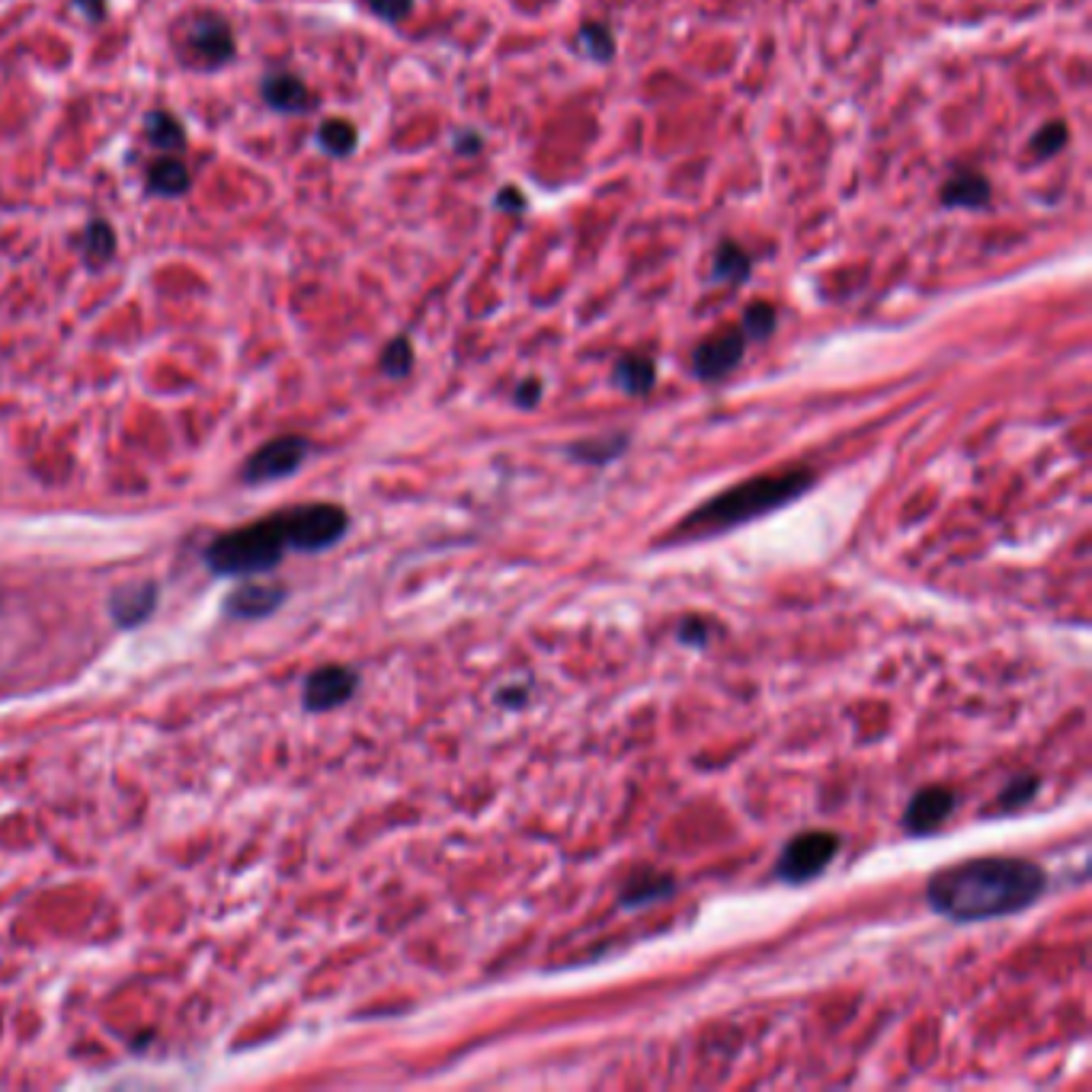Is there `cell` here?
<instances>
[{
	"label": "cell",
	"instance_id": "cell-13",
	"mask_svg": "<svg viewBox=\"0 0 1092 1092\" xmlns=\"http://www.w3.org/2000/svg\"><path fill=\"white\" fill-rule=\"evenodd\" d=\"M263 100L279 112H305L311 106V93L295 75H270L263 84Z\"/></svg>",
	"mask_w": 1092,
	"mask_h": 1092
},
{
	"label": "cell",
	"instance_id": "cell-26",
	"mask_svg": "<svg viewBox=\"0 0 1092 1092\" xmlns=\"http://www.w3.org/2000/svg\"><path fill=\"white\" fill-rule=\"evenodd\" d=\"M625 449V436H616V440H596V443H580L574 446V455L584 458V462H605Z\"/></svg>",
	"mask_w": 1092,
	"mask_h": 1092
},
{
	"label": "cell",
	"instance_id": "cell-25",
	"mask_svg": "<svg viewBox=\"0 0 1092 1092\" xmlns=\"http://www.w3.org/2000/svg\"><path fill=\"white\" fill-rule=\"evenodd\" d=\"M1063 144H1066V126L1063 123H1051V126H1045L1032 138V151L1038 157H1051V154H1057L1063 148Z\"/></svg>",
	"mask_w": 1092,
	"mask_h": 1092
},
{
	"label": "cell",
	"instance_id": "cell-4",
	"mask_svg": "<svg viewBox=\"0 0 1092 1092\" xmlns=\"http://www.w3.org/2000/svg\"><path fill=\"white\" fill-rule=\"evenodd\" d=\"M177 52L192 67H225L234 58V33L225 16L218 13H192L174 30Z\"/></svg>",
	"mask_w": 1092,
	"mask_h": 1092
},
{
	"label": "cell",
	"instance_id": "cell-28",
	"mask_svg": "<svg viewBox=\"0 0 1092 1092\" xmlns=\"http://www.w3.org/2000/svg\"><path fill=\"white\" fill-rule=\"evenodd\" d=\"M369 10L388 22H398L410 13V7H414V0H366Z\"/></svg>",
	"mask_w": 1092,
	"mask_h": 1092
},
{
	"label": "cell",
	"instance_id": "cell-22",
	"mask_svg": "<svg viewBox=\"0 0 1092 1092\" xmlns=\"http://www.w3.org/2000/svg\"><path fill=\"white\" fill-rule=\"evenodd\" d=\"M410 369H414V347H410V339L398 336L381 353V372L392 378H404Z\"/></svg>",
	"mask_w": 1092,
	"mask_h": 1092
},
{
	"label": "cell",
	"instance_id": "cell-2",
	"mask_svg": "<svg viewBox=\"0 0 1092 1092\" xmlns=\"http://www.w3.org/2000/svg\"><path fill=\"white\" fill-rule=\"evenodd\" d=\"M811 471L805 468H791V471H779V474H763L754 481H743L737 488L718 494L715 500H706L695 513L679 526V536H709V532H724L731 526L749 522L757 516H766L772 509L785 506L788 500L801 497L811 488Z\"/></svg>",
	"mask_w": 1092,
	"mask_h": 1092
},
{
	"label": "cell",
	"instance_id": "cell-1",
	"mask_svg": "<svg viewBox=\"0 0 1092 1092\" xmlns=\"http://www.w3.org/2000/svg\"><path fill=\"white\" fill-rule=\"evenodd\" d=\"M1045 891V871L1026 859H974L939 871L929 881V907L942 916L977 923L1032 907Z\"/></svg>",
	"mask_w": 1092,
	"mask_h": 1092
},
{
	"label": "cell",
	"instance_id": "cell-5",
	"mask_svg": "<svg viewBox=\"0 0 1092 1092\" xmlns=\"http://www.w3.org/2000/svg\"><path fill=\"white\" fill-rule=\"evenodd\" d=\"M288 526H292V548L314 554L347 536L350 516L336 503H305L288 509Z\"/></svg>",
	"mask_w": 1092,
	"mask_h": 1092
},
{
	"label": "cell",
	"instance_id": "cell-3",
	"mask_svg": "<svg viewBox=\"0 0 1092 1092\" xmlns=\"http://www.w3.org/2000/svg\"><path fill=\"white\" fill-rule=\"evenodd\" d=\"M288 548H292V526L288 509H282L218 536L206 548V564L222 577H260L270 574Z\"/></svg>",
	"mask_w": 1092,
	"mask_h": 1092
},
{
	"label": "cell",
	"instance_id": "cell-7",
	"mask_svg": "<svg viewBox=\"0 0 1092 1092\" xmlns=\"http://www.w3.org/2000/svg\"><path fill=\"white\" fill-rule=\"evenodd\" d=\"M839 849V836L827 833V830H811V833H798L779 859V875L788 884H801L817 878L823 868L830 865V859Z\"/></svg>",
	"mask_w": 1092,
	"mask_h": 1092
},
{
	"label": "cell",
	"instance_id": "cell-19",
	"mask_svg": "<svg viewBox=\"0 0 1092 1092\" xmlns=\"http://www.w3.org/2000/svg\"><path fill=\"white\" fill-rule=\"evenodd\" d=\"M84 257L90 266H103L116 257V231L109 222H90L84 231Z\"/></svg>",
	"mask_w": 1092,
	"mask_h": 1092
},
{
	"label": "cell",
	"instance_id": "cell-31",
	"mask_svg": "<svg viewBox=\"0 0 1092 1092\" xmlns=\"http://www.w3.org/2000/svg\"><path fill=\"white\" fill-rule=\"evenodd\" d=\"M78 7H81L90 19H103V16H106V0H78Z\"/></svg>",
	"mask_w": 1092,
	"mask_h": 1092
},
{
	"label": "cell",
	"instance_id": "cell-30",
	"mask_svg": "<svg viewBox=\"0 0 1092 1092\" xmlns=\"http://www.w3.org/2000/svg\"><path fill=\"white\" fill-rule=\"evenodd\" d=\"M679 638L689 641V644H706L709 635H706V622H686L683 628H679Z\"/></svg>",
	"mask_w": 1092,
	"mask_h": 1092
},
{
	"label": "cell",
	"instance_id": "cell-29",
	"mask_svg": "<svg viewBox=\"0 0 1092 1092\" xmlns=\"http://www.w3.org/2000/svg\"><path fill=\"white\" fill-rule=\"evenodd\" d=\"M539 398H542V381H536V378L522 381V384L516 388V404H522V407H532Z\"/></svg>",
	"mask_w": 1092,
	"mask_h": 1092
},
{
	"label": "cell",
	"instance_id": "cell-17",
	"mask_svg": "<svg viewBox=\"0 0 1092 1092\" xmlns=\"http://www.w3.org/2000/svg\"><path fill=\"white\" fill-rule=\"evenodd\" d=\"M616 384L622 388V392L628 395H647L653 378H657V369H653V362L644 359V356H622L616 362V372H612Z\"/></svg>",
	"mask_w": 1092,
	"mask_h": 1092
},
{
	"label": "cell",
	"instance_id": "cell-32",
	"mask_svg": "<svg viewBox=\"0 0 1092 1092\" xmlns=\"http://www.w3.org/2000/svg\"><path fill=\"white\" fill-rule=\"evenodd\" d=\"M497 206H513L509 212H519L522 209V196L516 189H506V192H500V196H497Z\"/></svg>",
	"mask_w": 1092,
	"mask_h": 1092
},
{
	"label": "cell",
	"instance_id": "cell-16",
	"mask_svg": "<svg viewBox=\"0 0 1092 1092\" xmlns=\"http://www.w3.org/2000/svg\"><path fill=\"white\" fill-rule=\"evenodd\" d=\"M676 891V881L670 875H657V871H644V875L631 878L625 888H622V904L625 907H644V904H653V901H664V897H670Z\"/></svg>",
	"mask_w": 1092,
	"mask_h": 1092
},
{
	"label": "cell",
	"instance_id": "cell-27",
	"mask_svg": "<svg viewBox=\"0 0 1092 1092\" xmlns=\"http://www.w3.org/2000/svg\"><path fill=\"white\" fill-rule=\"evenodd\" d=\"M1035 791H1038V779H1035V775H1022V779L1009 782V788H1006L1003 798H1000V808L1012 811V808H1018V805H1026V801H1029Z\"/></svg>",
	"mask_w": 1092,
	"mask_h": 1092
},
{
	"label": "cell",
	"instance_id": "cell-11",
	"mask_svg": "<svg viewBox=\"0 0 1092 1092\" xmlns=\"http://www.w3.org/2000/svg\"><path fill=\"white\" fill-rule=\"evenodd\" d=\"M157 596H161V590L154 580H132V584L116 587L109 596L112 622L123 628H135L141 622H148L157 609Z\"/></svg>",
	"mask_w": 1092,
	"mask_h": 1092
},
{
	"label": "cell",
	"instance_id": "cell-20",
	"mask_svg": "<svg viewBox=\"0 0 1092 1092\" xmlns=\"http://www.w3.org/2000/svg\"><path fill=\"white\" fill-rule=\"evenodd\" d=\"M318 141L321 148L333 157H344L356 148V126L347 123V119H327L318 129Z\"/></svg>",
	"mask_w": 1092,
	"mask_h": 1092
},
{
	"label": "cell",
	"instance_id": "cell-12",
	"mask_svg": "<svg viewBox=\"0 0 1092 1092\" xmlns=\"http://www.w3.org/2000/svg\"><path fill=\"white\" fill-rule=\"evenodd\" d=\"M743 350H746V336L743 330H724L718 333L715 339H706L695 356H692V366H695V375L698 378H721L731 372L737 362L743 359Z\"/></svg>",
	"mask_w": 1092,
	"mask_h": 1092
},
{
	"label": "cell",
	"instance_id": "cell-15",
	"mask_svg": "<svg viewBox=\"0 0 1092 1092\" xmlns=\"http://www.w3.org/2000/svg\"><path fill=\"white\" fill-rule=\"evenodd\" d=\"M148 189L157 192V196H183V192L189 189V170L183 161L177 157H161L148 167Z\"/></svg>",
	"mask_w": 1092,
	"mask_h": 1092
},
{
	"label": "cell",
	"instance_id": "cell-24",
	"mask_svg": "<svg viewBox=\"0 0 1092 1092\" xmlns=\"http://www.w3.org/2000/svg\"><path fill=\"white\" fill-rule=\"evenodd\" d=\"M775 330V311L766 302H754L743 311V336L763 339Z\"/></svg>",
	"mask_w": 1092,
	"mask_h": 1092
},
{
	"label": "cell",
	"instance_id": "cell-6",
	"mask_svg": "<svg viewBox=\"0 0 1092 1092\" xmlns=\"http://www.w3.org/2000/svg\"><path fill=\"white\" fill-rule=\"evenodd\" d=\"M311 455V443L305 436H276V440L263 443L240 468V481L244 484H273L288 474H295L305 458Z\"/></svg>",
	"mask_w": 1092,
	"mask_h": 1092
},
{
	"label": "cell",
	"instance_id": "cell-10",
	"mask_svg": "<svg viewBox=\"0 0 1092 1092\" xmlns=\"http://www.w3.org/2000/svg\"><path fill=\"white\" fill-rule=\"evenodd\" d=\"M285 599V587L270 584V580H254L247 577L244 584H237L228 599H225V612L234 619H263L273 616Z\"/></svg>",
	"mask_w": 1092,
	"mask_h": 1092
},
{
	"label": "cell",
	"instance_id": "cell-18",
	"mask_svg": "<svg viewBox=\"0 0 1092 1092\" xmlns=\"http://www.w3.org/2000/svg\"><path fill=\"white\" fill-rule=\"evenodd\" d=\"M144 129H148V138L157 144L161 151H183V148H186V132H183V126H180L170 112H164V109H157V112H151L148 119H144Z\"/></svg>",
	"mask_w": 1092,
	"mask_h": 1092
},
{
	"label": "cell",
	"instance_id": "cell-21",
	"mask_svg": "<svg viewBox=\"0 0 1092 1092\" xmlns=\"http://www.w3.org/2000/svg\"><path fill=\"white\" fill-rule=\"evenodd\" d=\"M715 276L718 279H731V282H743L749 276V257L737 247V244H721L715 254Z\"/></svg>",
	"mask_w": 1092,
	"mask_h": 1092
},
{
	"label": "cell",
	"instance_id": "cell-14",
	"mask_svg": "<svg viewBox=\"0 0 1092 1092\" xmlns=\"http://www.w3.org/2000/svg\"><path fill=\"white\" fill-rule=\"evenodd\" d=\"M942 202L958 206V209H984L990 202V183H987V177L974 174V170H964V174H955L949 183H945Z\"/></svg>",
	"mask_w": 1092,
	"mask_h": 1092
},
{
	"label": "cell",
	"instance_id": "cell-23",
	"mask_svg": "<svg viewBox=\"0 0 1092 1092\" xmlns=\"http://www.w3.org/2000/svg\"><path fill=\"white\" fill-rule=\"evenodd\" d=\"M580 45L587 48V55L596 58V61H609L612 52H616V42H612V33L602 27V22H587L584 33H580Z\"/></svg>",
	"mask_w": 1092,
	"mask_h": 1092
},
{
	"label": "cell",
	"instance_id": "cell-8",
	"mask_svg": "<svg viewBox=\"0 0 1092 1092\" xmlns=\"http://www.w3.org/2000/svg\"><path fill=\"white\" fill-rule=\"evenodd\" d=\"M359 689V673L344 664L318 667L302 686V706L308 712H330L350 701Z\"/></svg>",
	"mask_w": 1092,
	"mask_h": 1092
},
{
	"label": "cell",
	"instance_id": "cell-9",
	"mask_svg": "<svg viewBox=\"0 0 1092 1092\" xmlns=\"http://www.w3.org/2000/svg\"><path fill=\"white\" fill-rule=\"evenodd\" d=\"M955 791L952 788H942V785H929L923 791H916L913 801L907 805V814H904V827L916 836H926L932 830H939L945 820L952 817L955 811Z\"/></svg>",
	"mask_w": 1092,
	"mask_h": 1092
}]
</instances>
